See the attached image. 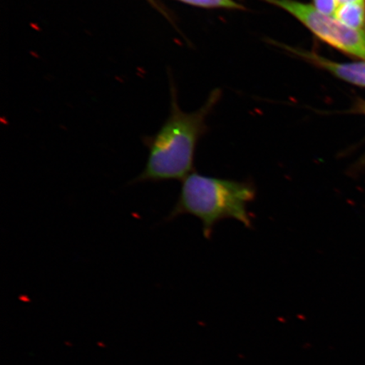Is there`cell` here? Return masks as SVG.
<instances>
[{
	"label": "cell",
	"mask_w": 365,
	"mask_h": 365,
	"mask_svg": "<svg viewBox=\"0 0 365 365\" xmlns=\"http://www.w3.org/2000/svg\"><path fill=\"white\" fill-rule=\"evenodd\" d=\"M290 53L298 56L312 65L331 73V75L348 83L365 88V61L352 63H337L319 53L307 50L286 47Z\"/></svg>",
	"instance_id": "4"
},
{
	"label": "cell",
	"mask_w": 365,
	"mask_h": 365,
	"mask_svg": "<svg viewBox=\"0 0 365 365\" xmlns=\"http://www.w3.org/2000/svg\"><path fill=\"white\" fill-rule=\"evenodd\" d=\"M290 14L322 42L348 56L365 61V31L342 24L334 16L319 11L313 4L296 0H264Z\"/></svg>",
	"instance_id": "3"
},
{
	"label": "cell",
	"mask_w": 365,
	"mask_h": 365,
	"mask_svg": "<svg viewBox=\"0 0 365 365\" xmlns=\"http://www.w3.org/2000/svg\"><path fill=\"white\" fill-rule=\"evenodd\" d=\"M352 2H365V0H337V4H339H339Z\"/></svg>",
	"instance_id": "8"
},
{
	"label": "cell",
	"mask_w": 365,
	"mask_h": 365,
	"mask_svg": "<svg viewBox=\"0 0 365 365\" xmlns=\"http://www.w3.org/2000/svg\"><path fill=\"white\" fill-rule=\"evenodd\" d=\"M313 6L317 9L319 11H321L327 15H334L336 9L339 4L337 0H312Z\"/></svg>",
	"instance_id": "6"
},
{
	"label": "cell",
	"mask_w": 365,
	"mask_h": 365,
	"mask_svg": "<svg viewBox=\"0 0 365 365\" xmlns=\"http://www.w3.org/2000/svg\"><path fill=\"white\" fill-rule=\"evenodd\" d=\"M150 2H152V0H150Z\"/></svg>",
	"instance_id": "9"
},
{
	"label": "cell",
	"mask_w": 365,
	"mask_h": 365,
	"mask_svg": "<svg viewBox=\"0 0 365 365\" xmlns=\"http://www.w3.org/2000/svg\"><path fill=\"white\" fill-rule=\"evenodd\" d=\"M333 16L350 29L365 31V2L339 4Z\"/></svg>",
	"instance_id": "5"
},
{
	"label": "cell",
	"mask_w": 365,
	"mask_h": 365,
	"mask_svg": "<svg viewBox=\"0 0 365 365\" xmlns=\"http://www.w3.org/2000/svg\"><path fill=\"white\" fill-rule=\"evenodd\" d=\"M257 190L250 182L208 177L192 172L182 180L179 198L167 222L182 215H191L202 223L205 239L211 238L213 227L223 219H235L245 227H252L248 205L254 202Z\"/></svg>",
	"instance_id": "2"
},
{
	"label": "cell",
	"mask_w": 365,
	"mask_h": 365,
	"mask_svg": "<svg viewBox=\"0 0 365 365\" xmlns=\"http://www.w3.org/2000/svg\"><path fill=\"white\" fill-rule=\"evenodd\" d=\"M354 112L364 114L365 116V100L358 99V101L355 103V106L354 108ZM365 167V155L360 160V162L358 163L357 168H356V171L361 170V168Z\"/></svg>",
	"instance_id": "7"
},
{
	"label": "cell",
	"mask_w": 365,
	"mask_h": 365,
	"mask_svg": "<svg viewBox=\"0 0 365 365\" xmlns=\"http://www.w3.org/2000/svg\"><path fill=\"white\" fill-rule=\"evenodd\" d=\"M171 94L170 116L156 134L143 137V143L148 150L147 163L130 184L182 180L194 170L196 147L207 130L205 118L215 106L220 93L214 91L204 106L192 113L181 110L173 88Z\"/></svg>",
	"instance_id": "1"
}]
</instances>
